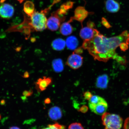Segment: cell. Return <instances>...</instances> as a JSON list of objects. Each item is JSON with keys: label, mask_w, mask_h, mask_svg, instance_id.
<instances>
[{"label": "cell", "mask_w": 129, "mask_h": 129, "mask_svg": "<svg viewBox=\"0 0 129 129\" xmlns=\"http://www.w3.org/2000/svg\"><path fill=\"white\" fill-rule=\"evenodd\" d=\"M124 43H129V33L124 31L116 36L107 38L97 30L92 39L85 40L82 48L87 50L95 60L107 62L113 59L122 64H125L127 60L125 57L119 55L116 49Z\"/></svg>", "instance_id": "6da1fadb"}, {"label": "cell", "mask_w": 129, "mask_h": 129, "mask_svg": "<svg viewBox=\"0 0 129 129\" xmlns=\"http://www.w3.org/2000/svg\"><path fill=\"white\" fill-rule=\"evenodd\" d=\"M102 121L104 129H121L123 122L120 116L107 112L102 115Z\"/></svg>", "instance_id": "7a4b0ae2"}, {"label": "cell", "mask_w": 129, "mask_h": 129, "mask_svg": "<svg viewBox=\"0 0 129 129\" xmlns=\"http://www.w3.org/2000/svg\"><path fill=\"white\" fill-rule=\"evenodd\" d=\"M42 11L41 12L35 11L30 16L29 25L37 31H42L47 27V19Z\"/></svg>", "instance_id": "3957f363"}, {"label": "cell", "mask_w": 129, "mask_h": 129, "mask_svg": "<svg viewBox=\"0 0 129 129\" xmlns=\"http://www.w3.org/2000/svg\"><path fill=\"white\" fill-rule=\"evenodd\" d=\"M65 17H62L58 14L57 11L53 12L47 22V27L52 31H56L60 26L61 22L65 20Z\"/></svg>", "instance_id": "277c9868"}, {"label": "cell", "mask_w": 129, "mask_h": 129, "mask_svg": "<svg viewBox=\"0 0 129 129\" xmlns=\"http://www.w3.org/2000/svg\"><path fill=\"white\" fill-rule=\"evenodd\" d=\"M83 63V57L75 53L69 56L67 59V64L72 69H77L81 67Z\"/></svg>", "instance_id": "5b68a950"}, {"label": "cell", "mask_w": 129, "mask_h": 129, "mask_svg": "<svg viewBox=\"0 0 129 129\" xmlns=\"http://www.w3.org/2000/svg\"><path fill=\"white\" fill-rule=\"evenodd\" d=\"M89 13L84 7L79 6L75 10L74 17H71L70 19L73 21L74 20L78 21L80 22L82 26H83L82 23L84 20L88 17Z\"/></svg>", "instance_id": "8992f818"}, {"label": "cell", "mask_w": 129, "mask_h": 129, "mask_svg": "<svg viewBox=\"0 0 129 129\" xmlns=\"http://www.w3.org/2000/svg\"><path fill=\"white\" fill-rule=\"evenodd\" d=\"M14 9L9 4H3L0 6V16L4 19L10 18L13 15Z\"/></svg>", "instance_id": "52a82bcc"}, {"label": "cell", "mask_w": 129, "mask_h": 129, "mask_svg": "<svg viewBox=\"0 0 129 129\" xmlns=\"http://www.w3.org/2000/svg\"><path fill=\"white\" fill-rule=\"evenodd\" d=\"M89 107L92 112L98 115H102L106 112L108 108L107 102L97 104H88Z\"/></svg>", "instance_id": "ba28073f"}, {"label": "cell", "mask_w": 129, "mask_h": 129, "mask_svg": "<svg viewBox=\"0 0 129 129\" xmlns=\"http://www.w3.org/2000/svg\"><path fill=\"white\" fill-rule=\"evenodd\" d=\"M97 30L96 29L88 26L82 27L80 32V36L84 41L90 40L94 37Z\"/></svg>", "instance_id": "9c48e42d"}, {"label": "cell", "mask_w": 129, "mask_h": 129, "mask_svg": "<svg viewBox=\"0 0 129 129\" xmlns=\"http://www.w3.org/2000/svg\"><path fill=\"white\" fill-rule=\"evenodd\" d=\"M105 4L106 10L109 13H117L120 9V4L115 0H106Z\"/></svg>", "instance_id": "30bf717a"}, {"label": "cell", "mask_w": 129, "mask_h": 129, "mask_svg": "<svg viewBox=\"0 0 129 129\" xmlns=\"http://www.w3.org/2000/svg\"><path fill=\"white\" fill-rule=\"evenodd\" d=\"M52 82V80L50 77H44L40 78L36 83V89L39 91H44Z\"/></svg>", "instance_id": "8fae6325"}, {"label": "cell", "mask_w": 129, "mask_h": 129, "mask_svg": "<svg viewBox=\"0 0 129 129\" xmlns=\"http://www.w3.org/2000/svg\"><path fill=\"white\" fill-rule=\"evenodd\" d=\"M48 114L51 120H56L62 117V112L60 108L57 106H54L49 110Z\"/></svg>", "instance_id": "7c38bea8"}, {"label": "cell", "mask_w": 129, "mask_h": 129, "mask_svg": "<svg viewBox=\"0 0 129 129\" xmlns=\"http://www.w3.org/2000/svg\"><path fill=\"white\" fill-rule=\"evenodd\" d=\"M109 82V77L107 75L104 74L101 75L96 79V86L101 89H105L107 88Z\"/></svg>", "instance_id": "4fadbf2b"}, {"label": "cell", "mask_w": 129, "mask_h": 129, "mask_svg": "<svg viewBox=\"0 0 129 129\" xmlns=\"http://www.w3.org/2000/svg\"><path fill=\"white\" fill-rule=\"evenodd\" d=\"M74 4V2L70 1L64 3L61 6L60 8L57 10L58 14L62 17H64V15L67 14L69 10L72 9Z\"/></svg>", "instance_id": "5bb4252c"}, {"label": "cell", "mask_w": 129, "mask_h": 129, "mask_svg": "<svg viewBox=\"0 0 129 129\" xmlns=\"http://www.w3.org/2000/svg\"><path fill=\"white\" fill-rule=\"evenodd\" d=\"M66 42L67 48L70 50L76 49L79 44L78 40L74 36L68 37L66 40Z\"/></svg>", "instance_id": "9a60e30c"}, {"label": "cell", "mask_w": 129, "mask_h": 129, "mask_svg": "<svg viewBox=\"0 0 129 129\" xmlns=\"http://www.w3.org/2000/svg\"><path fill=\"white\" fill-rule=\"evenodd\" d=\"M70 22L69 21L67 22L63 23L60 26V31L61 33L64 36H68L72 33L73 28L70 24Z\"/></svg>", "instance_id": "2e32d148"}, {"label": "cell", "mask_w": 129, "mask_h": 129, "mask_svg": "<svg viewBox=\"0 0 129 129\" xmlns=\"http://www.w3.org/2000/svg\"><path fill=\"white\" fill-rule=\"evenodd\" d=\"M53 49L55 50L60 51L64 49L66 46V42L62 39H56L52 42L51 44Z\"/></svg>", "instance_id": "e0dca14e"}, {"label": "cell", "mask_w": 129, "mask_h": 129, "mask_svg": "<svg viewBox=\"0 0 129 129\" xmlns=\"http://www.w3.org/2000/svg\"><path fill=\"white\" fill-rule=\"evenodd\" d=\"M52 66L53 70L56 72H60L64 70L63 62L60 58L54 59L52 61Z\"/></svg>", "instance_id": "ac0fdd59"}, {"label": "cell", "mask_w": 129, "mask_h": 129, "mask_svg": "<svg viewBox=\"0 0 129 129\" xmlns=\"http://www.w3.org/2000/svg\"><path fill=\"white\" fill-rule=\"evenodd\" d=\"M35 5L32 2L28 1L26 2L24 6V11L26 14L30 17L35 12Z\"/></svg>", "instance_id": "d6986e66"}, {"label": "cell", "mask_w": 129, "mask_h": 129, "mask_svg": "<svg viewBox=\"0 0 129 129\" xmlns=\"http://www.w3.org/2000/svg\"><path fill=\"white\" fill-rule=\"evenodd\" d=\"M104 98L99 96L93 95L89 100V104H97L100 103L106 102Z\"/></svg>", "instance_id": "ffe728a7"}, {"label": "cell", "mask_w": 129, "mask_h": 129, "mask_svg": "<svg viewBox=\"0 0 129 129\" xmlns=\"http://www.w3.org/2000/svg\"><path fill=\"white\" fill-rule=\"evenodd\" d=\"M68 129H84L81 124L78 122L72 123L69 126Z\"/></svg>", "instance_id": "44dd1931"}, {"label": "cell", "mask_w": 129, "mask_h": 129, "mask_svg": "<svg viewBox=\"0 0 129 129\" xmlns=\"http://www.w3.org/2000/svg\"><path fill=\"white\" fill-rule=\"evenodd\" d=\"M101 23L105 27L107 28H110L111 27L109 22L104 17H102V19Z\"/></svg>", "instance_id": "7402d4cb"}, {"label": "cell", "mask_w": 129, "mask_h": 129, "mask_svg": "<svg viewBox=\"0 0 129 129\" xmlns=\"http://www.w3.org/2000/svg\"><path fill=\"white\" fill-rule=\"evenodd\" d=\"M92 96V93L89 91H86L84 93L83 96L84 99L88 101L89 100Z\"/></svg>", "instance_id": "603a6c76"}, {"label": "cell", "mask_w": 129, "mask_h": 129, "mask_svg": "<svg viewBox=\"0 0 129 129\" xmlns=\"http://www.w3.org/2000/svg\"><path fill=\"white\" fill-rule=\"evenodd\" d=\"M33 91L31 89H30L29 91H27V90H25L23 91L22 93V94L23 96L27 97L30 96H31L33 94Z\"/></svg>", "instance_id": "cb8c5ba5"}, {"label": "cell", "mask_w": 129, "mask_h": 129, "mask_svg": "<svg viewBox=\"0 0 129 129\" xmlns=\"http://www.w3.org/2000/svg\"><path fill=\"white\" fill-rule=\"evenodd\" d=\"M88 107L87 106L83 105L79 109V111L82 113H85L88 112Z\"/></svg>", "instance_id": "d4e9b609"}, {"label": "cell", "mask_w": 129, "mask_h": 129, "mask_svg": "<svg viewBox=\"0 0 129 129\" xmlns=\"http://www.w3.org/2000/svg\"><path fill=\"white\" fill-rule=\"evenodd\" d=\"M128 44L127 43H122L120 46V49L122 51H124L126 50L128 48Z\"/></svg>", "instance_id": "484cf974"}, {"label": "cell", "mask_w": 129, "mask_h": 129, "mask_svg": "<svg viewBox=\"0 0 129 129\" xmlns=\"http://www.w3.org/2000/svg\"><path fill=\"white\" fill-rule=\"evenodd\" d=\"M124 129H129V117L127 118L125 121Z\"/></svg>", "instance_id": "4316f807"}, {"label": "cell", "mask_w": 129, "mask_h": 129, "mask_svg": "<svg viewBox=\"0 0 129 129\" xmlns=\"http://www.w3.org/2000/svg\"><path fill=\"white\" fill-rule=\"evenodd\" d=\"M54 125L57 129H66V127L65 126L61 125L58 123H56L54 124Z\"/></svg>", "instance_id": "83f0119b"}, {"label": "cell", "mask_w": 129, "mask_h": 129, "mask_svg": "<svg viewBox=\"0 0 129 129\" xmlns=\"http://www.w3.org/2000/svg\"><path fill=\"white\" fill-rule=\"evenodd\" d=\"M87 26L92 28H94L95 26V24L93 23V22H91V21H89L87 22Z\"/></svg>", "instance_id": "f1b7e54d"}, {"label": "cell", "mask_w": 129, "mask_h": 129, "mask_svg": "<svg viewBox=\"0 0 129 129\" xmlns=\"http://www.w3.org/2000/svg\"><path fill=\"white\" fill-rule=\"evenodd\" d=\"M83 50L82 49V48H77V49L75 50L74 51V53H76V54H81V53L83 52Z\"/></svg>", "instance_id": "f546056e"}, {"label": "cell", "mask_w": 129, "mask_h": 129, "mask_svg": "<svg viewBox=\"0 0 129 129\" xmlns=\"http://www.w3.org/2000/svg\"><path fill=\"white\" fill-rule=\"evenodd\" d=\"M60 1V0H54V1H53V2L52 4L49 7L47 8V9H48V10H49V11L51 8L52 7V6L53 5H54V4H56V3L59 2Z\"/></svg>", "instance_id": "4dcf8cb0"}, {"label": "cell", "mask_w": 129, "mask_h": 129, "mask_svg": "<svg viewBox=\"0 0 129 129\" xmlns=\"http://www.w3.org/2000/svg\"><path fill=\"white\" fill-rule=\"evenodd\" d=\"M43 129H57L54 126V125H49L47 128Z\"/></svg>", "instance_id": "1f68e13d"}, {"label": "cell", "mask_w": 129, "mask_h": 129, "mask_svg": "<svg viewBox=\"0 0 129 129\" xmlns=\"http://www.w3.org/2000/svg\"><path fill=\"white\" fill-rule=\"evenodd\" d=\"M51 102L50 99H49V98H47L45 100L44 103L45 104H48L50 103Z\"/></svg>", "instance_id": "d6a6232c"}, {"label": "cell", "mask_w": 129, "mask_h": 129, "mask_svg": "<svg viewBox=\"0 0 129 129\" xmlns=\"http://www.w3.org/2000/svg\"><path fill=\"white\" fill-rule=\"evenodd\" d=\"M23 77L25 78H28L29 77V74L28 73L26 72L25 73L23 76Z\"/></svg>", "instance_id": "836d02e7"}, {"label": "cell", "mask_w": 129, "mask_h": 129, "mask_svg": "<svg viewBox=\"0 0 129 129\" xmlns=\"http://www.w3.org/2000/svg\"><path fill=\"white\" fill-rule=\"evenodd\" d=\"M6 104V101L4 100H2L0 102V104L1 105H4Z\"/></svg>", "instance_id": "e575fe53"}, {"label": "cell", "mask_w": 129, "mask_h": 129, "mask_svg": "<svg viewBox=\"0 0 129 129\" xmlns=\"http://www.w3.org/2000/svg\"><path fill=\"white\" fill-rule=\"evenodd\" d=\"M9 129H21L19 127L17 126H12L10 127Z\"/></svg>", "instance_id": "d590c367"}, {"label": "cell", "mask_w": 129, "mask_h": 129, "mask_svg": "<svg viewBox=\"0 0 129 129\" xmlns=\"http://www.w3.org/2000/svg\"><path fill=\"white\" fill-rule=\"evenodd\" d=\"M17 1H18L20 3H21L23 2L24 0H17Z\"/></svg>", "instance_id": "8d00e7d4"}, {"label": "cell", "mask_w": 129, "mask_h": 129, "mask_svg": "<svg viewBox=\"0 0 129 129\" xmlns=\"http://www.w3.org/2000/svg\"><path fill=\"white\" fill-rule=\"evenodd\" d=\"M6 0H1V3H3Z\"/></svg>", "instance_id": "74e56055"}, {"label": "cell", "mask_w": 129, "mask_h": 129, "mask_svg": "<svg viewBox=\"0 0 129 129\" xmlns=\"http://www.w3.org/2000/svg\"><path fill=\"white\" fill-rule=\"evenodd\" d=\"M1 114H0V120H1Z\"/></svg>", "instance_id": "f35d334b"}]
</instances>
